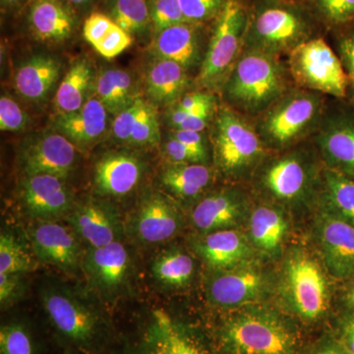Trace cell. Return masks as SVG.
Segmentation results:
<instances>
[{"mask_svg":"<svg viewBox=\"0 0 354 354\" xmlns=\"http://www.w3.org/2000/svg\"><path fill=\"white\" fill-rule=\"evenodd\" d=\"M288 71L298 87L317 94L346 97L348 78L339 57L322 38H312L290 53Z\"/></svg>","mask_w":354,"mask_h":354,"instance_id":"9c48e42d","label":"cell"},{"mask_svg":"<svg viewBox=\"0 0 354 354\" xmlns=\"http://www.w3.org/2000/svg\"><path fill=\"white\" fill-rule=\"evenodd\" d=\"M216 109V100L209 93L195 92L183 95L174 104L169 113V122L176 128L179 123L192 114L214 111Z\"/></svg>","mask_w":354,"mask_h":354,"instance_id":"ab89813d","label":"cell"},{"mask_svg":"<svg viewBox=\"0 0 354 354\" xmlns=\"http://www.w3.org/2000/svg\"><path fill=\"white\" fill-rule=\"evenodd\" d=\"M64 220L87 248H99L121 241L125 234V223L118 209L102 200L75 203Z\"/></svg>","mask_w":354,"mask_h":354,"instance_id":"9a60e30c","label":"cell"},{"mask_svg":"<svg viewBox=\"0 0 354 354\" xmlns=\"http://www.w3.org/2000/svg\"><path fill=\"white\" fill-rule=\"evenodd\" d=\"M144 174L141 158L127 152L108 153L95 167V189L101 195L123 197L138 186Z\"/></svg>","mask_w":354,"mask_h":354,"instance_id":"7402d4cb","label":"cell"},{"mask_svg":"<svg viewBox=\"0 0 354 354\" xmlns=\"http://www.w3.org/2000/svg\"><path fill=\"white\" fill-rule=\"evenodd\" d=\"M108 127V111L97 97H92L75 113L59 114L55 121L58 133L77 148H88L102 138Z\"/></svg>","mask_w":354,"mask_h":354,"instance_id":"484cf974","label":"cell"},{"mask_svg":"<svg viewBox=\"0 0 354 354\" xmlns=\"http://www.w3.org/2000/svg\"><path fill=\"white\" fill-rule=\"evenodd\" d=\"M213 171L207 165L167 164L160 172V183L181 199H192L201 195L211 183Z\"/></svg>","mask_w":354,"mask_h":354,"instance_id":"d6a6232c","label":"cell"},{"mask_svg":"<svg viewBox=\"0 0 354 354\" xmlns=\"http://www.w3.org/2000/svg\"><path fill=\"white\" fill-rule=\"evenodd\" d=\"M214 111H204L192 114L184 118L174 129L189 130V131L202 132L208 125L209 120L213 116Z\"/></svg>","mask_w":354,"mask_h":354,"instance_id":"681fc988","label":"cell"},{"mask_svg":"<svg viewBox=\"0 0 354 354\" xmlns=\"http://www.w3.org/2000/svg\"><path fill=\"white\" fill-rule=\"evenodd\" d=\"M39 298L51 328L67 344L84 354H100L111 337L106 317L82 292L57 281L44 283Z\"/></svg>","mask_w":354,"mask_h":354,"instance_id":"6da1fadb","label":"cell"},{"mask_svg":"<svg viewBox=\"0 0 354 354\" xmlns=\"http://www.w3.org/2000/svg\"><path fill=\"white\" fill-rule=\"evenodd\" d=\"M83 37L99 55L108 59L118 57L133 41L128 32L101 11H92L85 18Z\"/></svg>","mask_w":354,"mask_h":354,"instance_id":"f1b7e54d","label":"cell"},{"mask_svg":"<svg viewBox=\"0 0 354 354\" xmlns=\"http://www.w3.org/2000/svg\"><path fill=\"white\" fill-rule=\"evenodd\" d=\"M64 1L68 6L73 7L77 12L81 14V12L90 9L97 0H64Z\"/></svg>","mask_w":354,"mask_h":354,"instance_id":"f5cc1de1","label":"cell"},{"mask_svg":"<svg viewBox=\"0 0 354 354\" xmlns=\"http://www.w3.org/2000/svg\"><path fill=\"white\" fill-rule=\"evenodd\" d=\"M114 138L127 146H156L160 142L157 109L138 97L131 106L116 115L113 123Z\"/></svg>","mask_w":354,"mask_h":354,"instance_id":"cb8c5ba5","label":"cell"},{"mask_svg":"<svg viewBox=\"0 0 354 354\" xmlns=\"http://www.w3.org/2000/svg\"><path fill=\"white\" fill-rule=\"evenodd\" d=\"M249 230L254 245L262 252L276 255L285 241L288 221L278 207L262 205L251 213Z\"/></svg>","mask_w":354,"mask_h":354,"instance_id":"1f68e13d","label":"cell"},{"mask_svg":"<svg viewBox=\"0 0 354 354\" xmlns=\"http://www.w3.org/2000/svg\"><path fill=\"white\" fill-rule=\"evenodd\" d=\"M27 114L11 97L2 95L0 99V129L1 131H19L26 127Z\"/></svg>","mask_w":354,"mask_h":354,"instance_id":"f6af8a7d","label":"cell"},{"mask_svg":"<svg viewBox=\"0 0 354 354\" xmlns=\"http://www.w3.org/2000/svg\"><path fill=\"white\" fill-rule=\"evenodd\" d=\"M316 17L333 25L354 20V0H307Z\"/></svg>","mask_w":354,"mask_h":354,"instance_id":"60d3db41","label":"cell"},{"mask_svg":"<svg viewBox=\"0 0 354 354\" xmlns=\"http://www.w3.org/2000/svg\"><path fill=\"white\" fill-rule=\"evenodd\" d=\"M317 17L304 2L249 0L244 48L279 57L314 38Z\"/></svg>","mask_w":354,"mask_h":354,"instance_id":"7a4b0ae2","label":"cell"},{"mask_svg":"<svg viewBox=\"0 0 354 354\" xmlns=\"http://www.w3.org/2000/svg\"><path fill=\"white\" fill-rule=\"evenodd\" d=\"M246 212L247 199L243 193L223 189L200 200L191 213V221L205 234L236 227L243 220Z\"/></svg>","mask_w":354,"mask_h":354,"instance_id":"44dd1931","label":"cell"},{"mask_svg":"<svg viewBox=\"0 0 354 354\" xmlns=\"http://www.w3.org/2000/svg\"><path fill=\"white\" fill-rule=\"evenodd\" d=\"M316 354H349L342 346H335V344H328L319 349Z\"/></svg>","mask_w":354,"mask_h":354,"instance_id":"db71d44e","label":"cell"},{"mask_svg":"<svg viewBox=\"0 0 354 354\" xmlns=\"http://www.w3.org/2000/svg\"><path fill=\"white\" fill-rule=\"evenodd\" d=\"M95 88L97 99L106 111L116 115L138 99L134 94L132 76L124 70H104L97 77Z\"/></svg>","mask_w":354,"mask_h":354,"instance_id":"836d02e7","label":"cell"},{"mask_svg":"<svg viewBox=\"0 0 354 354\" xmlns=\"http://www.w3.org/2000/svg\"><path fill=\"white\" fill-rule=\"evenodd\" d=\"M346 302L351 309L354 310V281L346 291Z\"/></svg>","mask_w":354,"mask_h":354,"instance_id":"11a10c76","label":"cell"},{"mask_svg":"<svg viewBox=\"0 0 354 354\" xmlns=\"http://www.w3.org/2000/svg\"><path fill=\"white\" fill-rule=\"evenodd\" d=\"M24 9L28 32L39 43L64 44L80 24V14L64 0H31Z\"/></svg>","mask_w":354,"mask_h":354,"instance_id":"e0dca14e","label":"cell"},{"mask_svg":"<svg viewBox=\"0 0 354 354\" xmlns=\"http://www.w3.org/2000/svg\"><path fill=\"white\" fill-rule=\"evenodd\" d=\"M183 225L180 211L162 193L151 192L140 200L125 223V232L144 245L171 241Z\"/></svg>","mask_w":354,"mask_h":354,"instance_id":"8fae6325","label":"cell"},{"mask_svg":"<svg viewBox=\"0 0 354 354\" xmlns=\"http://www.w3.org/2000/svg\"><path fill=\"white\" fill-rule=\"evenodd\" d=\"M165 157L171 164H195V162H199L196 157L181 142L172 136L165 143ZM199 164H201V162H199Z\"/></svg>","mask_w":354,"mask_h":354,"instance_id":"c3c4849f","label":"cell"},{"mask_svg":"<svg viewBox=\"0 0 354 354\" xmlns=\"http://www.w3.org/2000/svg\"><path fill=\"white\" fill-rule=\"evenodd\" d=\"M326 162L335 171L354 178V121L339 118L325 125L317 136Z\"/></svg>","mask_w":354,"mask_h":354,"instance_id":"4316f807","label":"cell"},{"mask_svg":"<svg viewBox=\"0 0 354 354\" xmlns=\"http://www.w3.org/2000/svg\"><path fill=\"white\" fill-rule=\"evenodd\" d=\"M132 354H209L183 326L162 310L153 311L150 324Z\"/></svg>","mask_w":354,"mask_h":354,"instance_id":"ffe728a7","label":"cell"},{"mask_svg":"<svg viewBox=\"0 0 354 354\" xmlns=\"http://www.w3.org/2000/svg\"><path fill=\"white\" fill-rule=\"evenodd\" d=\"M62 354H83V353H80V351H76V349L67 348L66 349H65L64 353H62Z\"/></svg>","mask_w":354,"mask_h":354,"instance_id":"9f6ffc18","label":"cell"},{"mask_svg":"<svg viewBox=\"0 0 354 354\" xmlns=\"http://www.w3.org/2000/svg\"><path fill=\"white\" fill-rule=\"evenodd\" d=\"M25 274H0V305L6 310L18 304L27 292Z\"/></svg>","mask_w":354,"mask_h":354,"instance_id":"ee69618b","label":"cell"},{"mask_svg":"<svg viewBox=\"0 0 354 354\" xmlns=\"http://www.w3.org/2000/svg\"><path fill=\"white\" fill-rule=\"evenodd\" d=\"M228 106L260 116L286 91V71L279 57L243 48L223 87Z\"/></svg>","mask_w":354,"mask_h":354,"instance_id":"3957f363","label":"cell"},{"mask_svg":"<svg viewBox=\"0 0 354 354\" xmlns=\"http://www.w3.org/2000/svg\"><path fill=\"white\" fill-rule=\"evenodd\" d=\"M95 74L86 58L76 60L59 84L55 97V109L59 114L75 113L90 100L91 90L95 87Z\"/></svg>","mask_w":354,"mask_h":354,"instance_id":"f546056e","label":"cell"},{"mask_svg":"<svg viewBox=\"0 0 354 354\" xmlns=\"http://www.w3.org/2000/svg\"><path fill=\"white\" fill-rule=\"evenodd\" d=\"M77 147L60 133H48L25 147L20 164L25 174H50L66 179L75 169Z\"/></svg>","mask_w":354,"mask_h":354,"instance_id":"ac0fdd59","label":"cell"},{"mask_svg":"<svg viewBox=\"0 0 354 354\" xmlns=\"http://www.w3.org/2000/svg\"><path fill=\"white\" fill-rule=\"evenodd\" d=\"M323 189L325 208L354 225V179L326 169Z\"/></svg>","mask_w":354,"mask_h":354,"instance_id":"d590c367","label":"cell"},{"mask_svg":"<svg viewBox=\"0 0 354 354\" xmlns=\"http://www.w3.org/2000/svg\"><path fill=\"white\" fill-rule=\"evenodd\" d=\"M104 11L121 29L130 36H142L152 32L148 0H104Z\"/></svg>","mask_w":354,"mask_h":354,"instance_id":"e575fe53","label":"cell"},{"mask_svg":"<svg viewBox=\"0 0 354 354\" xmlns=\"http://www.w3.org/2000/svg\"><path fill=\"white\" fill-rule=\"evenodd\" d=\"M220 341L230 354H295L297 346L290 326L265 310H246L228 318Z\"/></svg>","mask_w":354,"mask_h":354,"instance_id":"277c9868","label":"cell"},{"mask_svg":"<svg viewBox=\"0 0 354 354\" xmlns=\"http://www.w3.org/2000/svg\"><path fill=\"white\" fill-rule=\"evenodd\" d=\"M267 288L265 274L248 264L234 269L214 270L206 281L209 301L221 308H235L257 301Z\"/></svg>","mask_w":354,"mask_h":354,"instance_id":"2e32d148","label":"cell"},{"mask_svg":"<svg viewBox=\"0 0 354 354\" xmlns=\"http://www.w3.org/2000/svg\"><path fill=\"white\" fill-rule=\"evenodd\" d=\"M152 20L153 36L171 26L187 22L178 0H148Z\"/></svg>","mask_w":354,"mask_h":354,"instance_id":"7bdbcfd3","label":"cell"},{"mask_svg":"<svg viewBox=\"0 0 354 354\" xmlns=\"http://www.w3.org/2000/svg\"><path fill=\"white\" fill-rule=\"evenodd\" d=\"M318 220L319 241L328 271L339 279L354 276V225L326 208Z\"/></svg>","mask_w":354,"mask_h":354,"instance_id":"d6986e66","label":"cell"},{"mask_svg":"<svg viewBox=\"0 0 354 354\" xmlns=\"http://www.w3.org/2000/svg\"><path fill=\"white\" fill-rule=\"evenodd\" d=\"M342 348L349 354H354V314H351L342 321L341 328Z\"/></svg>","mask_w":354,"mask_h":354,"instance_id":"f907efd6","label":"cell"},{"mask_svg":"<svg viewBox=\"0 0 354 354\" xmlns=\"http://www.w3.org/2000/svg\"><path fill=\"white\" fill-rule=\"evenodd\" d=\"M197 253L214 270H228L247 264L252 250L239 230H223L205 234L195 243Z\"/></svg>","mask_w":354,"mask_h":354,"instance_id":"d4e9b609","label":"cell"},{"mask_svg":"<svg viewBox=\"0 0 354 354\" xmlns=\"http://www.w3.org/2000/svg\"><path fill=\"white\" fill-rule=\"evenodd\" d=\"M207 25L184 22L153 35L152 50L158 57L172 60L188 69L197 64Z\"/></svg>","mask_w":354,"mask_h":354,"instance_id":"603a6c76","label":"cell"},{"mask_svg":"<svg viewBox=\"0 0 354 354\" xmlns=\"http://www.w3.org/2000/svg\"><path fill=\"white\" fill-rule=\"evenodd\" d=\"M171 136L183 144L198 162H204L207 158V147L202 132L189 131V130L174 129Z\"/></svg>","mask_w":354,"mask_h":354,"instance_id":"bcb514c9","label":"cell"},{"mask_svg":"<svg viewBox=\"0 0 354 354\" xmlns=\"http://www.w3.org/2000/svg\"><path fill=\"white\" fill-rule=\"evenodd\" d=\"M249 0H228L209 24L208 48L198 80L208 90L223 88L244 48Z\"/></svg>","mask_w":354,"mask_h":354,"instance_id":"8992f818","label":"cell"},{"mask_svg":"<svg viewBox=\"0 0 354 354\" xmlns=\"http://www.w3.org/2000/svg\"><path fill=\"white\" fill-rule=\"evenodd\" d=\"M27 247L12 232L0 235V274H26L32 271L36 263Z\"/></svg>","mask_w":354,"mask_h":354,"instance_id":"74e56055","label":"cell"},{"mask_svg":"<svg viewBox=\"0 0 354 354\" xmlns=\"http://www.w3.org/2000/svg\"><path fill=\"white\" fill-rule=\"evenodd\" d=\"M31 0H0L1 8L4 11H16L25 8Z\"/></svg>","mask_w":354,"mask_h":354,"instance_id":"816d5d0a","label":"cell"},{"mask_svg":"<svg viewBox=\"0 0 354 354\" xmlns=\"http://www.w3.org/2000/svg\"><path fill=\"white\" fill-rule=\"evenodd\" d=\"M30 243L37 259L64 272L82 271L83 242L68 223L36 221L30 228Z\"/></svg>","mask_w":354,"mask_h":354,"instance_id":"7c38bea8","label":"cell"},{"mask_svg":"<svg viewBox=\"0 0 354 354\" xmlns=\"http://www.w3.org/2000/svg\"><path fill=\"white\" fill-rule=\"evenodd\" d=\"M216 164L225 176L239 178L260 164L266 147L256 128L230 106L218 109L212 132Z\"/></svg>","mask_w":354,"mask_h":354,"instance_id":"52a82bcc","label":"cell"},{"mask_svg":"<svg viewBox=\"0 0 354 354\" xmlns=\"http://www.w3.org/2000/svg\"><path fill=\"white\" fill-rule=\"evenodd\" d=\"M188 85L187 69L165 58L158 57L147 75V93L160 104H172L180 99Z\"/></svg>","mask_w":354,"mask_h":354,"instance_id":"4dcf8cb0","label":"cell"},{"mask_svg":"<svg viewBox=\"0 0 354 354\" xmlns=\"http://www.w3.org/2000/svg\"><path fill=\"white\" fill-rule=\"evenodd\" d=\"M133 268L131 254L122 241L87 248L84 254L82 272L88 288L106 302L129 293Z\"/></svg>","mask_w":354,"mask_h":354,"instance_id":"30bf717a","label":"cell"},{"mask_svg":"<svg viewBox=\"0 0 354 354\" xmlns=\"http://www.w3.org/2000/svg\"><path fill=\"white\" fill-rule=\"evenodd\" d=\"M322 111L320 95L304 88L288 90L258 116L256 131L266 148L283 150L313 131Z\"/></svg>","mask_w":354,"mask_h":354,"instance_id":"5b68a950","label":"cell"},{"mask_svg":"<svg viewBox=\"0 0 354 354\" xmlns=\"http://www.w3.org/2000/svg\"><path fill=\"white\" fill-rule=\"evenodd\" d=\"M337 46L342 66L349 82L354 86V31L342 37Z\"/></svg>","mask_w":354,"mask_h":354,"instance_id":"7dc6e473","label":"cell"},{"mask_svg":"<svg viewBox=\"0 0 354 354\" xmlns=\"http://www.w3.org/2000/svg\"><path fill=\"white\" fill-rule=\"evenodd\" d=\"M60 62L50 55H35L19 67L15 88L20 95L32 102L44 101L57 82Z\"/></svg>","mask_w":354,"mask_h":354,"instance_id":"83f0119b","label":"cell"},{"mask_svg":"<svg viewBox=\"0 0 354 354\" xmlns=\"http://www.w3.org/2000/svg\"><path fill=\"white\" fill-rule=\"evenodd\" d=\"M187 22L209 25L220 15L228 0H178Z\"/></svg>","mask_w":354,"mask_h":354,"instance_id":"b9f144b4","label":"cell"},{"mask_svg":"<svg viewBox=\"0 0 354 354\" xmlns=\"http://www.w3.org/2000/svg\"><path fill=\"white\" fill-rule=\"evenodd\" d=\"M0 354H39L36 335L27 323L11 320L2 324Z\"/></svg>","mask_w":354,"mask_h":354,"instance_id":"f35d334b","label":"cell"},{"mask_svg":"<svg viewBox=\"0 0 354 354\" xmlns=\"http://www.w3.org/2000/svg\"><path fill=\"white\" fill-rule=\"evenodd\" d=\"M18 197L26 215L36 221L65 218L75 205L66 179L50 174H25Z\"/></svg>","mask_w":354,"mask_h":354,"instance_id":"4fadbf2b","label":"cell"},{"mask_svg":"<svg viewBox=\"0 0 354 354\" xmlns=\"http://www.w3.org/2000/svg\"><path fill=\"white\" fill-rule=\"evenodd\" d=\"M281 286L288 306L305 321L319 320L329 308L330 288L325 272L304 249H295L288 254Z\"/></svg>","mask_w":354,"mask_h":354,"instance_id":"ba28073f","label":"cell"},{"mask_svg":"<svg viewBox=\"0 0 354 354\" xmlns=\"http://www.w3.org/2000/svg\"><path fill=\"white\" fill-rule=\"evenodd\" d=\"M151 270L158 283L171 288H183L193 278L195 263L189 254L181 249H169L158 254Z\"/></svg>","mask_w":354,"mask_h":354,"instance_id":"8d00e7d4","label":"cell"},{"mask_svg":"<svg viewBox=\"0 0 354 354\" xmlns=\"http://www.w3.org/2000/svg\"><path fill=\"white\" fill-rule=\"evenodd\" d=\"M291 1L304 2V1H307V0H291Z\"/></svg>","mask_w":354,"mask_h":354,"instance_id":"6f0895ef","label":"cell"},{"mask_svg":"<svg viewBox=\"0 0 354 354\" xmlns=\"http://www.w3.org/2000/svg\"><path fill=\"white\" fill-rule=\"evenodd\" d=\"M313 179V165L306 153L295 151L268 162L261 171L259 184L277 201L295 203L307 197Z\"/></svg>","mask_w":354,"mask_h":354,"instance_id":"5bb4252c","label":"cell"}]
</instances>
